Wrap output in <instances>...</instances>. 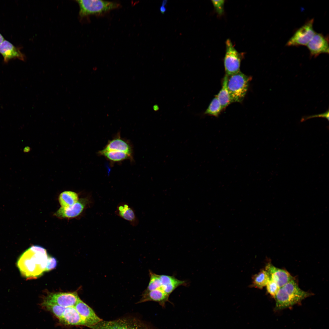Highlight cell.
<instances>
[{
	"mask_svg": "<svg viewBox=\"0 0 329 329\" xmlns=\"http://www.w3.org/2000/svg\"><path fill=\"white\" fill-rule=\"evenodd\" d=\"M269 280L267 273L265 270H263L254 277L253 285L256 288L261 289L267 285Z\"/></svg>",
	"mask_w": 329,
	"mask_h": 329,
	"instance_id": "603a6c76",
	"label": "cell"
},
{
	"mask_svg": "<svg viewBox=\"0 0 329 329\" xmlns=\"http://www.w3.org/2000/svg\"><path fill=\"white\" fill-rule=\"evenodd\" d=\"M159 10L162 14H164L166 11V8L165 6L161 5L159 8Z\"/></svg>",
	"mask_w": 329,
	"mask_h": 329,
	"instance_id": "f546056e",
	"label": "cell"
},
{
	"mask_svg": "<svg viewBox=\"0 0 329 329\" xmlns=\"http://www.w3.org/2000/svg\"><path fill=\"white\" fill-rule=\"evenodd\" d=\"M225 44L226 49L224 58V66L225 75L229 76L240 71L242 55L235 48L230 39H227Z\"/></svg>",
	"mask_w": 329,
	"mask_h": 329,
	"instance_id": "8992f818",
	"label": "cell"
},
{
	"mask_svg": "<svg viewBox=\"0 0 329 329\" xmlns=\"http://www.w3.org/2000/svg\"><path fill=\"white\" fill-rule=\"evenodd\" d=\"M150 281L147 288L144 291L148 292L157 289H161V284L159 274L149 270Z\"/></svg>",
	"mask_w": 329,
	"mask_h": 329,
	"instance_id": "d4e9b609",
	"label": "cell"
},
{
	"mask_svg": "<svg viewBox=\"0 0 329 329\" xmlns=\"http://www.w3.org/2000/svg\"><path fill=\"white\" fill-rule=\"evenodd\" d=\"M4 40L3 36L0 34V44Z\"/></svg>",
	"mask_w": 329,
	"mask_h": 329,
	"instance_id": "1f68e13d",
	"label": "cell"
},
{
	"mask_svg": "<svg viewBox=\"0 0 329 329\" xmlns=\"http://www.w3.org/2000/svg\"><path fill=\"white\" fill-rule=\"evenodd\" d=\"M266 286L268 292L274 298L280 289L279 286L276 282L271 280H269Z\"/></svg>",
	"mask_w": 329,
	"mask_h": 329,
	"instance_id": "484cf974",
	"label": "cell"
},
{
	"mask_svg": "<svg viewBox=\"0 0 329 329\" xmlns=\"http://www.w3.org/2000/svg\"><path fill=\"white\" fill-rule=\"evenodd\" d=\"M48 256L44 248L32 246L20 256L17 267L22 275L27 279L36 278L45 272Z\"/></svg>",
	"mask_w": 329,
	"mask_h": 329,
	"instance_id": "6da1fadb",
	"label": "cell"
},
{
	"mask_svg": "<svg viewBox=\"0 0 329 329\" xmlns=\"http://www.w3.org/2000/svg\"><path fill=\"white\" fill-rule=\"evenodd\" d=\"M41 306L44 309L52 313L59 320L65 308L51 303L42 302Z\"/></svg>",
	"mask_w": 329,
	"mask_h": 329,
	"instance_id": "cb8c5ba5",
	"label": "cell"
},
{
	"mask_svg": "<svg viewBox=\"0 0 329 329\" xmlns=\"http://www.w3.org/2000/svg\"><path fill=\"white\" fill-rule=\"evenodd\" d=\"M31 148L29 146H26L23 149V152L24 153H28L31 150Z\"/></svg>",
	"mask_w": 329,
	"mask_h": 329,
	"instance_id": "4dcf8cb0",
	"label": "cell"
},
{
	"mask_svg": "<svg viewBox=\"0 0 329 329\" xmlns=\"http://www.w3.org/2000/svg\"><path fill=\"white\" fill-rule=\"evenodd\" d=\"M167 1L166 0H163L162 2L161 5L165 6L167 2Z\"/></svg>",
	"mask_w": 329,
	"mask_h": 329,
	"instance_id": "d6a6232c",
	"label": "cell"
},
{
	"mask_svg": "<svg viewBox=\"0 0 329 329\" xmlns=\"http://www.w3.org/2000/svg\"><path fill=\"white\" fill-rule=\"evenodd\" d=\"M222 110L221 104L216 95L210 102L204 114L218 117Z\"/></svg>",
	"mask_w": 329,
	"mask_h": 329,
	"instance_id": "7402d4cb",
	"label": "cell"
},
{
	"mask_svg": "<svg viewBox=\"0 0 329 329\" xmlns=\"http://www.w3.org/2000/svg\"><path fill=\"white\" fill-rule=\"evenodd\" d=\"M57 264V261L55 258L48 256L45 272L48 271L53 269L56 267Z\"/></svg>",
	"mask_w": 329,
	"mask_h": 329,
	"instance_id": "83f0119b",
	"label": "cell"
},
{
	"mask_svg": "<svg viewBox=\"0 0 329 329\" xmlns=\"http://www.w3.org/2000/svg\"><path fill=\"white\" fill-rule=\"evenodd\" d=\"M169 295L161 289L146 292L144 291L142 297L137 303L152 301L158 303L163 307H164L167 302H169Z\"/></svg>",
	"mask_w": 329,
	"mask_h": 329,
	"instance_id": "5bb4252c",
	"label": "cell"
},
{
	"mask_svg": "<svg viewBox=\"0 0 329 329\" xmlns=\"http://www.w3.org/2000/svg\"><path fill=\"white\" fill-rule=\"evenodd\" d=\"M80 6L79 15L81 17L93 15H99L119 7L116 2L101 0L76 1Z\"/></svg>",
	"mask_w": 329,
	"mask_h": 329,
	"instance_id": "277c9868",
	"label": "cell"
},
{
	"mask_svg": "<svg viewBox=\"0 0 329 329\" xmlns=\"http://www.w3.org/2000/svg\"><path fill=\"white\" fill-rule=\"evenodd\" d=\"M265 270L268 275L269 280L276 282L280 288L293 279L287 271L277 268L270 263L267 265Z\"/></svg>",
	"mask_w": 329,
	"mask_h": 329,
	"instance_id": "7c38bea8",
	"label": "cell"
},
{
	"mask_svg": "<svg viewBox=\"0 0 329 329\" xmlns=\"http://www.w3.org/2000/svg\"><path fill=\"white\" fill-rule=\"evenodd\" d=\"M91 202L88 197L79 199L78 201L73 205L67 207H60L54 214L60 218H71L81 214Z\"/></svg>",
	"mask_w": 329,
	"mask_h": 329,
	"instance_id": "9c48e42d",
	"label": "cell"
},
{
	"mask_svg": "<svg viewBox=\"0 0 329 329\" xmlns=\"http://www.w3.org/2000/svg\"><path fill=\"white\" fill-rule=\"evenodd\" d=\"M251 77L240 71L228 76L227 87L231 102H241L248 91Z\"/></svg>",
	"mask_w": 329,
	"mask_h": 329,
	"instance_id": "3957f363",
	"label": "cell"
},
{
	"mask_svg": "<svg viewBox=\"0 0 329 329\" xmlns=\"http://www.w3.org/2000/svg\"><path fill=\"white\" fill-rule=\"evenodd\" d=\"M92 329H151L137 318L126 317L111 321L101 320L90 327Z\"/></svg>",
	"mask_w": 329,
	"mask_h": 329,
	"instance_id": "5b68a950",
	"label": "cell"
},
{
	"mask_svg": "<svg viewBox=\"0 0 329 329\" xmlns=\"http://www.w3.org/2000/svg\"><path fill=\"white\" fill-rule=\"evenodd\" d=\"M311 294L299 287L294 279L280 288L274 298V310L278 311L291 307L310 296Z\"/></svg>",
	"mask_w": 329,
	"mask_h": 329,
	"instance_id": "7a4b0ae2",
	"label": "cell"
},
{
	"mask_svg": "<svg viewBox=\"0 0 329 329\" xmlns=\"http://www.w3.org/2000/svg\"><path fill=\"white\" fill-rule=\"evenodd\" d=\"M74 307L85 321L87 327L90 328L102 320L96 315L90 307L80 298Z\"/></svg>",
	"mask_w": 329,
	"mask_h": 329,
	"instance_id": "8fae6325",
	"label": "cell"
},
{
	"mask_svg": "<svg viewBox=\"0 0 329 329\" xmlns=\"http://www.w3.org/2000/svg\"><path fill=\"white\" fill-rule=\"evenodd\" d=\"M227 80L228 76L225 75L223 80L221 88L217 95L223 110L232 103L227 87Z\"/></svg>",
	"mask_w": 329,
	"mask_h": 329,
	"instance_id": "44dd1931",
	"label": "cell"
},
{
	"mask_svg": "<svg viewBox=\"0 0 329 329\" xmlns=\"http://www.w3.org/2000/svg\"><path fill=\"white\" fill-rule=\"evenodd\" d=\"M79 298L76 291L50 293L44 298L42 302L55 304L66 308L74 306Z\"/></svg>",
	"mask_w": 329,
	"mask_h": 329,
	"instance_id": "ba28073f",
	"label": "cell"
},
{
	"mask_svg": "<svg viewBox=\"0 0 329 329\" xmlns=\"http://www.w3.org/2000/svg\"><path fill=\"white\" fill-rule=\"evenodd\" d=\"M115 213L118 216L129 221L133 226H136L138 224V220L134 209L126 203H119L117 206Z\"/></svg>",
	"mask_w": 329,
	"mask_h": 329,
	"instance_id": "e0dca14e",
	"label": "cell"
},
{
	"mask_svg": "<svg viewBox=\"0 0 329 329\" xmlns=\"http://www.w3.org/2000/svg\"><path fill=\"white\" fill-rule=\"evenodd\" d=\"M59 321L66 325L87 326L85 321L74 306L66 308Z\"/></svg>",
	"mask_w": 329,
	"mask_h": 329,
	"instance_id": "2e32d148",
	"label": "cell"
},
{
	"mask_svg": "<svg viewBox=\"0 0 329 329\" xmlns=\"http://www.w3.org/2000/svg\"><path fill=\"white\" fill-rule=\"evenodd\" d=\"M103 150L123 152L133 157V149L131 144L119 135L108 141Z\"/></svg>",
	"mask_w": 329,
	"mask_h": 329,
	"instance_id": "9a60e30c",
	"label": "cell"
},
{
	"mask_svg": "<svg viewBox=\"0 0 329 329\" xmlns=\"http://www.w3.org/2000/svg\"><path fill=\"white\" fill-rule=\"evenodd\" d=\"M307 46L311 57H316L322 54H328V37L316 33Z\"/></svg>",
	"mask_w": 329,
	"mask_h": 329,
	"instance_id": "30bf717a",
	"label": "cell"
},
{
	"mask_svg": "<svg viewBox=\"0 0 329 329\" xmlns=\"http://www.w3.org/2000/svg\"><path fill=\"white\" fill-rule=\"evenodd\" d=\"M0 53L3 57L4 62L6 63L12 59L18 58L23 61L25 60L24 55L19 49L5 40L0 44Z\"/></svg>",
	"mask_w": 329,
	"mask_h": 329,
	"instance_id": "4fadbf2b",
	"label": "cell"
},
{
	"mask_svg": "<svg viewBox=\"0 0 329 329\" xmlns=\"http://www.w3.org/2000/svg\"><path fill=\"white\" fill-rule=\"evenodd\" d=\"M79 199L76 193L71 191H65L62 192L58 197L59 203L62 207L71 206L76 203Z\"/></svg>",
	"mask_w": 329,
	"mask_h": 329,
	"instance_id": "d6986e66",
	"label": "cell"
},
{
	"mask_svg": "<svg viewBox=\"0 0 329 329\" xmlns=\"http://www.w3.org/2000/svg\"><path fill=\"white\" fill-rule=\"evenodd\" d=\"M98 154L104 157L110 161L119 162L128 159H132L133 157L123 152L116 151H106L103 150L100 151Z\"/></svg>",
	"mask_w": 329,
	"mask_h": 329,
	"instance_id": "ffe728a7",
	"label": "cell"
},
{
	"mask_svg": "<svg viewBox=\"0 0 329 329\" xmlns=\"http://www.w3.org/2000/svg\"><path fill=\"white\" fill-rule=\"evenodd\" d=\"M159 276L161 284V289L169 295L178 287L187 284L185 281L179 280L173 276L164 274Z\"/></svg>",
	"mask_w": 329,
	"mask_h": 329,
	"instance_id": "ac0fdd59",
	"label": "cell"
},
{
	"mask_svg": "<svg viewBox=\"0 0 329 329\" xmlns=\"http://www.w3.org/2000/svg\"><path fill=\"white\" fill-rule=\"evenodd\" d=\"M313 19L307 21L298 29L286 44L287 46L307 45L316 32L314 30Z\"/></svg>",
	"mask_w": 329,
	"mask_h": 329,
	"instance_id": "52a82bcc",
	"label": "cell"
},
{
	"mask_svg": "<svg viewBox=\"0 0 329 329\" xmlns=\"http://www.w3.org/2000/svg\"><path fill=\"white\" fill-rule=\"evenodd\" d=\"M316 117H321L325 118L327 119V120L329 119V111L328 110L326 111L325 112L318 115H311L309 116L305 117H303L301 119V121H303L305 120L306 119H310L311 118H313Z\"/></svg>",
	"mask_w": 329,
	"mask_h": 329,
	"instance_id": "f1b7e54d",
	"label": "cell"
},
{
	"mask_svg": "<svg viewBox=\"0 0 329 329\" xmlns=\"http://www.w3.org/2000/svg\"><path fill=\"white\" fill-rule=\"evenodd\" d=\"M212 3L217 12L220 15L223 14L224 12L225 0H211Z\"/></svg>",
	"mask_w": 329,
	"mask_h": 329,
	"instance_id": "4316f807",
	"label": "cell"
}]
</instances>
